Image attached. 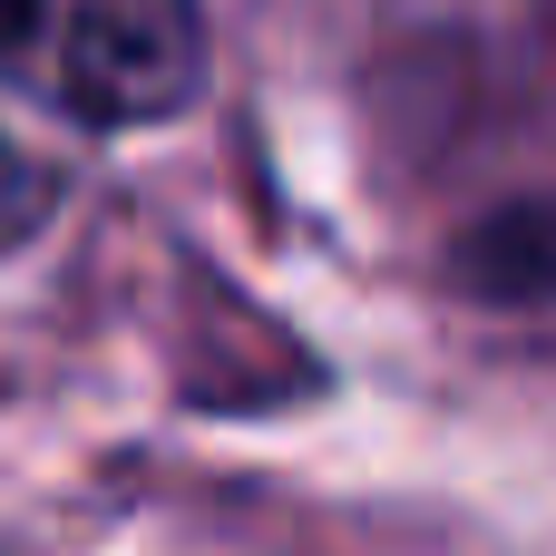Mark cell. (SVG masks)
<instances>
[{
    "label": "cell",
    "mask_w": 556,
    "mask_h": 556,
    "mask_svg": "<svg viewBox=\"0 0 556 556\" xmlns=\"http://www.w3.org/2000/svg\"><path fill=\"white\" fill-rule=\"evenodd\" d=\"M0 78L78 127H147L195 98V0H0Z\"/></svg>",
    "instance_id": "cell-1"
},
{
    "label": "cell",
    "mask_w": 556,
    "mask_h": 556,
    "mask_svg": "<svg viewBox=\"0 0 556 556\" xmlns=\"http://www.w3.org/2000/svg\"><path fill=\"white\" fill-rule=\"evenodd\" d=\"M49 205H59V176H49L29 147H10V137H0V254H10V244H29V235L49 225Z\"/></svg>",
    "instance_id": "cell-2"
}]
</instances>
